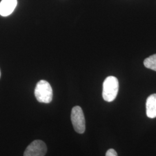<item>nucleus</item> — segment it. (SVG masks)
I'll list each match as a JSON object with an SVG mask.
<instances>
[{
    "instance_id": "nucleus-1",
    "label": "nucleus",
    "mask_w": 156,
    "mask_h": 156,
    "mask_svg": "<svg viewBox=\"0 0 156 156\" xmlns=\"http://www.w3.org/2000/svg\"><path fill=\"white\" fill-rule=\"evenodd\" d=\"M119 81L116 77L110 76L105 79L103 83L102 97L107 102L115 100L119 91Z\"/></svg>"
},
{
    "instance_id": "nucleus-2",
    "label": "nucleus",
    "mask_w": 156,
    "mask_h": 156,
    "mask_svg": "<svg viewBox=\"0 0 156 156\" xmlns=\"http://www.w3.org/2000/svg\"><path fill=\"white\" fill-rule=\"evenodd\" d=\"M35 96L37 101L45 104H49L53 99V90L50 83L44 80H41L37 84Z\"/></svg>"
},
{
    "instance_id": "nucleus-3",
    "label": "nucleus",
    "mask_w": 156,
    "mask_h": 156,
    "mask_svg": "<svg viewBox=\"0 0 156 156\" xmlns=\"http://www.w3.org/2000/svg\"><path fill=\"white\" fill-rule=\"evenodd\" d=\"M71 119L75 131L79 134H83L86 129L85 118L82 109L80 106L73 108Z\"/></svg>"
},
{
    "instance_id": "nucleus-4",
    "label": "nucleus",
    "mask_w": 156,
    "mask_h": 156,
    "mask_svg": "<svg viewBox=\"0 0 156 156\" xmlns=\"http://www.w3.org/2000/svg\"><path fill=\"white\" fill-rule=\"evenodd\" d=\"M47 147L45 142L41 140H35L28 145L24 153V156H45Z\"/></svg>"
},
{
    "instance_id": "nucleus-5",
    "label": "nucleus",
    "mask_w": 156,
    "mask_h": 156,
    "mask_svg": "<svg viewBox=\"0 0 156 156\" xmlns=\"http://www.w3.org/2000/svg\"><path fill=\"white\" fill-rule=\"evenodd\" d=\"M17 4V0H2L0 2V15L8 16L14 11Z\"/></svg>"
},
{
    "instance_id": "nucleus-6",
    "label": "nucleus",
    "mask_w": 156,
    "mask_h": 156,
    "mask_svg": "<svg viewBox=\"0 0 156 156\" xmlns=\"http://www.w3.org/2000/svg\"><path fill=\"white\" fill-rule=\"evenodd\" d=\"M146 115L151 119L156 117V94L149 96L146 103Z\"/></svg>"
},
{
    "instance_id": "nucleus-7",
    "label": "nucleus",
    "mask_w": 156,
    "mask_h": 156,
    "mask_svg": "<svg viewBox=\"0 0 156 156\" xmlns=\"http://www.w3.org/2000/svg\"><path fill=\"white\" fill-rule=\"evenodd\" d=\"M144 66L147 68L156 71V54L146 58L144 60Z\"/></svg>"
},
{
    "instance_id": "nucleus-8",
    "label": "nucleus",
    "mask_w": 156,
    "mask_h": 156,
    "mask_svg": "<svg viewBox=\"0 0 156 156\" xmlns=\"http://www.w3.org/2000/svg\"><path fill=\"white\" fill-rule=\"evenodd\" d=\"M106 156H118L117 153L115 150L113 149H110L106 151Z\"/></svg>"
},
{
    "instance_id": "nucleus-9",
    "label": "nucleus",
    "mask_w": 156,
    "mask_h": 156,
    "mask_svg": "<svg viewBox=\"0 0 156 156\" xmlns=\"http://www.w3.org/2000/svg\"><path fill=\"white\" fill-rule=\"evenodd\" d=\"M0 78H1V71H0Z\"/></svg>"
}]
</instances>
